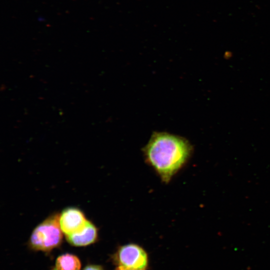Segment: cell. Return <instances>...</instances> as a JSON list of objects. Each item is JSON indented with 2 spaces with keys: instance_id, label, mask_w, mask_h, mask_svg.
Here are the masks:
<instances>
[{
  "instance_id": "obj_1",
  "label": "cell",
  "mask_w": 270,
  "mask_h": 270,
  "mask_svg": "<svg viewBox=\"0 0 270 270\" xmlns=\"http://www.w3.org/2000/svg\"><path fill=\"white\" fill-rule=\"evenodd\" d=\"M146 162L165 184L187 164L193 152L191 144L183 137L165 132H154L143 148Z\"/></svg>"
},
{
  "instance_id": "obj_2",
  "label": "cell",
  "mask_w": 270,
  "mask_h": 270,
  "mask_svg": "<svg viewBox=\"0 0 270 270\" xmlns=\"http://www.w3.org/2000/svg\"><path fill=\"white\" fill-rule=\"evenodd\" d=\"M62 233L59 214L54 213L34 228L30 237L28 246L34 250L50 252L62 244Z\"/></svg>"
},
{
  "instance_id": "obj_3",
  "label": "cell",
  "mask_w": 270,
  "mask_h": 270,
  "mask_svg": "<svg viewBox=\"0 0 270 270\" xmlns=\"http://www.w3.org/2000/svg\"><path fill=\"white\" fill-rule=\"evenodd\" d=\"M116 268L146 270L149 264L147 252L140 245L128 243L119 246L112 256Z\"/></svg>"
},
{
  "instance_id": "obj_4",
  "label": "cell",
  "mask_w": 270,
  "mask_h": 270,
  "mask_svg": "<svg viewBox=\"0 0 270 270\" xmlns=\"http://www.w3.org/2000/svg\"><path fill=\"white\" fill-rule=\"evenodd\" d=\"M88 220L84 212L76 207L66 208L59 214L60 227L66 236L82 230Z\"/></svg>"
},
{
  "instance_id": "obj_5",
  "label": "cell",
  "mask_w": 270,
  "mask_h": 270,
  "mask_svg": "<svg viewBox=\"0 0 270 270\" xmlns=\"http://www.w3.org/2000/svg\"><path fill=\"white\" fill-rule=\"evenodd\" d=\"M66 236L68 242L73 246H86L96 242L98 230L94 224L88 220L82 230Z\"/></svg>"
},
{
  "instance_id": "obj_6",
  "label": "cell",
  "mask_w": 270,
  "mask_h": 270,
  "mask_svg": "<svg viewBox=\"0 0 270 270\" xmlns=\"http://www.w3.org/2000/svg\"><path fill=\"white\" fill-rule=\"evenodd\" d=\"M80 259L71 254H64L58 256L56 261L54 270H80Z\"/></svg>"
},
{
  "instance_id": "obj_7",
  "label": "cell",
  "mask_w": 270,
  "mask_h": 270,
  "mask_svg": "<svg viewBox=\"0 0 270 270\" xmlns=\"http://www.w3.org/2000/svg\"><path fill=\"white\" fill-rule=\"evenodd\" d=\"M83 270H104L103 268L100 265L88 264L84 268Z\"/></svg>"
},
{
  "instance_id": "obj_8",
  "label": "cell",
  "mask_w": 270,
  "mask_h": 270,
  "mask_svg": "<svg viewBox=\"0 0 270 270\" xmlns=\"http://www.w3.org/2000/svg\"><path fill=\"white\" fill-rule=\"evenodd\" d=\"M114 270H124L120 268H116Z\"/></svg>"
}]
</instances>
